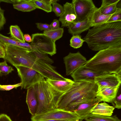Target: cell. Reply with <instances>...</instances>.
<instances>
[{
    "label": "cell",
    "instance_id": "6da1fadb",
    "mask_svg": "<svg viewBox=\"0 0 121 121\" xmlns=\"http://www.w3.org/2000/svg\"><path fill=\"white\" fill-rule=\"evenodd\" d=\"M5 51L4 59L14 67L29 68L39 72L47 78L61 80L66 79L58 73L51 64L37 57L33 52L12 45L6 46Z\"/></svg>",
    "mask_w": 121,
    "mask_h": 121
},
{
    "label": "cell",
    "instance_id": "7a4b0ae2",
    "mask_svg": "<svg viewBox=\"0 0 121 121\" xmlns=\"http://www.w3.org/2000/svg\"><path fill=\"white\" fill-rule=\"evenodd\" d=\"M94 51L121 46V22L107 23L88 30L84 39Z\"/></svg>",
    "mask_w": 121,
    "mask_h": 121
},
{
    "label": "cell",
    "instance_id": "3957f363",
    "mask_svg": "<svg viewBox=\"0 0 121 121\" xmlns=\"http://www.w3.org/2000/svg\"><path fill=\"white\" fill-rule=\"evenodd\" d=\"M84 65L96 72L121 75V46L99 51Z\"/></svg>",
    "mask_w": 121,
    "mask_h": 121
},
{
    "label": "cell",
    "instance_id": "277c9868",
    "mask_svg": "<svg viewBox=\"0 0 121 121\" xmlns=\"http://www.w3.org/2000/svg\"><path fill=\"white\" fill-rule=\"evenodd\" d=\"M33 86L38 101V108L35 115L57 108L59 101L66 93L56 90L44 78Z\"/></svg>",
    "mask_w": 121,
    "mask_h": 121
},
{
    "label": "cell",
    "instance_id": "5b68a950",
    "mask_svg": "<svg viewBox=\"0 0 121 121\" xmlns=\"http://www.w3.org/2000/svg\"><path fill=\"white\" fill-rule=\"evenodd\" d=\"M98 87L95 82H74L71 88L60 100L57 108L65 109L69 104L81 96L97 91Z\"/></svg>",
    "mask_w": 121,
    "mask_h": 121
},
{
    "label": "cell",
    "instance_id": "8992f818",
    "mask_svg": "<svg viewBox=\"0 0 121 121\" xmlns=\"http://www.w3.org/2000/svg\"><path fill=\"white\" fill-rule=\"evenodd\" d=\"M64 120L67 121H82V120L74 112L56 108L43 114L32 116V121H40L49 119Z\"/></svg>",
    "mask_w": 121,
    "mask_h": 121
},
{
    "label": "cell",
    "instance_id": "52a82bcc",
    "mask_svg": "<svg viewBox=\"0 0 121 121\" xmlns=\"http://www.w3.org/2000/svg\"><path fill=\"white\" fill-rule=\"evenodd\" d=\"M20 78L21 89H28L33 86L44 78L39 72L28 67L15 66Z\"/></svg>",
    "mask_w": 121,
    "mask_h": 121
},
{
    "label": "cell",
    "instance_id": "ba28073f",
    "mask_svg": "<svg viewBox=\"0 0 121 121\" xmlns=\"http://www.w3.org/2000/svg\"><path fill=\"white\" fill-rule=\"evenodd\" d=\"M30 44L34 48L51 56L56 53L55 42L43 33H36L32 35Z\"/></svg>",
    "mask_w": 121,
    "mask_h": 121
},
{
    "label": "cell",
    "instance_id": "9c48e42d",
    "mask_svg": "<svg viewBox=\"0 0 121 121\" xmlns=\"http://www.w3.org/2000/svg\"><path fill=\"white\" fill-rule=\"evenodd\" d=\"M77 21H84L90 17L96 7L92 0H73Z\"/></svg>",
    "mask_w": 121,
    "mask_h": 121
},
{
    "label": "cell",
    "instance_id": "30bf717a",
    "mask_svg": "<svg viewBox=\"0 0 121 121\" xmlns=\"http://www.w3.org/2000/svg\"><path fill=\"white\" fill-rule=\"evenodd\" d=\"M66 74L71 75L75 70L84 65L87 60L79 51L76 53L69 52L63 58Z\"/></svg>",
    "mask_w": 121,
    "mask_h": 121
},
{
    "label": "cell",
    "instance_id": "8fae6325",
    "mask_svg": "<svg viewBox=\"0 0 121 121\" xmlns=\"http://www.w3.org/2000/svg\"><path fill=\"white\" fill-rule=\"evenodd\" d=\"M108 73L96 72L86 67L84 65L78 68L71 75L75 82L84 81L95 82V78Z\"/></svg>",
    "mask_w": 121,
    "mask_h": 121
},
{
    "label": "cell",
    "instance_id": "7c38bea8",
    "mask_svg": "<svg viewBox=\"0 0 121 121\" xmlns=\"http://www.w3.org/2000/svg\"><path fill=\"white\" fill-rule=\"evenodd\" d=\"M96 98L100 102L112 103L116 97L120 86H104L98 85Z\"/></svg>",
    "mask_w": 121,
    "mask_h": 121
},
{
    "label": "cell",
    "instance_id": "4fadbf2b",
    "mask_svg": "<svg viewBox=\"0 0 121 121\" xmlns=\"http://www.w3.org/2000/svg\"><path fill=\"white\" fill-rule=\"evenodd\" d=\"M63 7L64 12L58 20L61 24V27H68L73 22L77 21V16L71 3L66 2Z\"/></svg>",
    "mask_w": 121,
    "mask_h": 121
},
{
    "label": "cell",
    "instance_id": "5bb4252c",
    "mask_svg": "<svg viewBox=\"0 0 121 121\" xmlns=\"http://www.w3.org/2000/svg\"><path fill=\"white\" fill-rule=\"evenodd\" d=\"M121 75L115 73H109L96 77L95 82L97 85L118 87L121 85Z\"/></svg>",
    "mask_w": 121,
    "mask_h": 121
},
{
    "label": "cell",
    "instance_id": "9a60e30c",
    "mask_svg": "<svg viewBox=\"0 0 121 121\" xmlns=\"http://www.w3.org/2000/svg\"><path fill=\"white\" fill-rule=\"evenodd\" d=\"M100 102L99 100L95 98L79 104L74 108L73 112L83 120L91 114V109Z\"/></svg>",
    "mask_w": 121,
    "mask_h": 121
},
{
    "label": "cell",
    "instance_id": "2e32d148",
    "mask_svg": "<svg viewBox=\"0 0 121 121\" xmlns=\"http://www.w3.org/2000/svg\"><path fill=\"white\" fill-rule=\"evenodd\" d=\"M92 14L90 17L84 21L73 22L68 27L69 33L72 35H80L88 30L91 27Z\"/></svg>",
    "mask_w": 121,
    "mask_h": 121
},
{
    "label": "cell",
    "instance_id": "e0dca14e",
    "mask_svg": "<svg viewBox=\"0 0 121 121\" xmlns=\"http://www.w3.org/2000/svg\"><path fill=\"white\" fill-rule=\"evenodd\" d=\"M26 102L29 112L32 116L35 115L38 109V101L36 92L34 86L27 89Z\"/></svg>",
    "mask_w": 121,
    "mask_h": 121
},
{
    "label": "cell",
    "instance_id": "ac0fdd59",
    "mask_svg": "<svg viewBox=\"0 0 121 121\" xmlns=\"http://www.w3.org/2000/svg\"><path fill=\"white\" fill-rule=\"evenodd\" d=\"M47 81L56 90L62 92H66L71 87L74 82L66 78L64 80L46 78Z\"/></svg>",
    "mask_w": 121,
    "mask_h": 121
},
{
    "label": "cell",
    "instance_id": "d6986e66",
    "mask_svg": "<svg viewBox=\"0 0 121 121\" xmlns=\"http://www.w3.org/2000/svg\"><path fill=\"white\" fill-rule=\"evenodd\" d=\"M115 108L105 102L99 103L91 110V114L100 115L111 116Z\"/></svg>",
    "mask_w": 121,
    "mask_h": 121
},
{
    "label": "cell",
    "instance_id": "ffe728a7",
    "mask_svg": "<svg viewBox=\"0 0 121 121\" xmlns=\"http://www.w3.org/2000/svg\"><path fill=\"white\" fill-rule=\"evenodd\" d=\"M112 15L103 14L101 13L99 8L96 7L92 15L91 27L99 26L107 23Z\"/></svg>",
    "mask_w": 121,
    "mask_h": 121
},
{
    "label": "cell",
    "instance_id": "44dd1931",
    "mask_svg": "<svg viewBox=\"0 0 121 121\" xmlns=\"http://www.w3.org/2000/svg\"><path fill=\"white\" fill-rule=\"evenodd\" d=\"M13 6L14 9L23 12H29L37 9L33 0H16Z\"/></svg>",
    "mask_w": 121,
    "mask_h": 121
},
{
    "label": "cell",
    "instance_id": "7402d4cb",
    "mask_svg": "<svg viewBox=\"0 0 121 121\" xmlns=\"http://www.w3.org/2000/svg\"><path fill=\"white\" fill-rule=\"evenodd\" d=\"M96 92L83 95L69 104L65 109L73 112L74 108L78 105L96 98Z\"/></svg>",
    "mask_w": 121,
    "mask_h": 121
},
{
    "label": "cell",
    "instance_id": "603a6c76",
    "mask_svg": "<svg viewBox=\"0 0 121 121\" xmlns=\"http://www.w3.org/2000/svg\"><path fill=\"white\" fill-rule=\"evenodd\" d=\"M37 9L43 10L47 13L52 11V3L57 2V0H33Z\"/></svg>",
    "mask_w": 121,
    "mask_h": 121
},
{
    "label": "cell",
    "instance_id": "cb8c5ba5",
    "mask_svg": "<svg viewBox=\"0 0 121 121\" xmlns=\"http://www.w3.org/2000/svg\"><path fill=\"white\" fill-rule=\"evenodd\" d=\"M84 120L86 121H121L116 115L108 116L90 114Z\"/></svg>",
    "mask_w": 121,
    "mask_h": 121
},
{
    "label": "cell",
    "instance_id": "d4e9b609",
    "mask_svg": "<svg viewBox=\"0 0 121 121\" xmlns=\"http://www.w3.org/2000/svg\"><path fill=\"white\" fill-rule=\"evenodd\" d=\"M11 38L17 41L25 42L23 34L19 27L17 25H11L10 27Z\"/></svg>",
    "mask_w": 121,
    "mask_h": 121
},
{
    "label": "cell",
    "instance_id": "484cf974",
    "mask_svg": "<svg viewBox=\"0 0 121 121\" xmlns=\"http://www.w3.org/2000/svg\"><path fill=\"white\" fill-rule=\"evenodd\" d=\"M64 32L63 28L60 27L56 29L44 31L43 33L55 42L62 37Z\"/></svg>",
    "mask_w": 121,
    "mask_h": 121
},
{
    "label": "cell",
    "instance_id": "4316f807",
    "mask_svg": "<svg viewBox=\"0 0 121 121\" xmlns=\"http://www.w3.org/2000/svg\"><path fill=\"white\" fill-rule=\"evenodd\" d=\"M119 1L110 5L101 6L99 9L103 14L107 15H111L115 13L119 8H121L117 7V4Z\"/></svg>",
    "mask_w": 121,
    "mask_h": 121
},
{
    "label": "cell",
    "instance_id": "83f0119b",
    "mask_svg": "<svg viewBox=\"0 0 121 121\" xmlns=\"http://www.w3.org/2000/svg\"><path fill=\"white\" fill-rule=\"evenodd\" d=\"M84 42L80 35H73L70 40V45L74 48L77 49L81 47Z\"/></svg>",
    "mask_w": 121,
    "mask_h": 121
},
{
    "label": "cell",
    "instance_id": "f1b7e54d",
    "mask_svg": "<svg viewBox=\"0 0 121 121\" xmlns=\"http://www.w3.org/2000/svg\"><path fill=\"white\" fill-rule=\"evenodd\" d=\"M14 70L12 67L7 64L5 60L0 62V76H2L8 75Z\"/></svg>",
    "mask_w": 121,
    "mask_h": 121
},
{
    "label": "cell",
    "instance_id": "f546056e",
    "mask_svg": "<svg viewBox=\"0 0 121 121\" xmlns=\"http://www.w3.org/2000/svg\"><path fill=\"white\" fill-rule=\"evenodd\" d=\"M0 42L5 47L9 45L16 46L17 41L4 36L0 33Z\"/></svg>",
    "mask_w": 121,
    "mask_h": 121
},
{
    "label": "cell",
    "instance_id": "4dcf8cb0",
    "mask_svg": "<svg viewBox=\"0 0 121 121\" xmlns=\"http://www.w3.org/2000/svg\"><path fill=\"white\" fill-rule=\"evenodd\" d=\"M52 5V11H53L56 15L57 17H60L64 12L63 6L57 2L53 3Z\"/></svg>",
    "mask_w": 121,
    "mask_h": 121
},
{
    "label": "cell",
    "instance_id": "1f68e13d",
    "mask_svg": "<svg viewBox=\"0 0 121 121\" xmlns=\"http://www.w3.org/2000/svg\"><path fill=\"white\" fill-rule=\"evenodd\" d=\"M118 22H121V7L119 8L115 13L112 14L107 23Z\"/></svg>",
    "mask_w": 121,
    "mask_h": 121
},
{
    "label": "cell",
    "instance_id": "d6a6232c",
    "mask_svg": "<svg viewBox=\"0 0 121 121\" xmlns=\"http://www.w3.org/2000/svg\"><path fill=\"white\" fill-rule=\"evenodd\" d=\"M22 83H19L14 85H2L0 84V90L1 91H9L13 89H16L17 88L21 86Z\"/></svg>",
    "mask_w": 121,
    "mask_h": 121
},
{
    "label": "cell",
    "instance_id": "836d02e7",
    "mask_svg": "<svg viewBox=\"0 0 121 121\" xmlns=\"http://www.w3.org/2000/svg\"><path fill=\"white\" fill-rule=\"evenodd\" d=\"M115 108L117 109L121 108V93H117L116 97L111 103Z\"/></svg>",
    "mask_w": 121,
    "mask_h": 121
},
{
    "label": "cell",
    "instance_id": "e575fe53",
    "mask_svg": "<svg viewBox=\"0 0 121 121\" xmlns=\"http://www.w3.org/2000/svg\"><path fill=\"white\" fill-rule=\"evenodd\" d=\"M37 28L41 30L47 31L51 30V27L50 24L41 23H36Z\"/></svg>",
    "mask_w": 121,
    "mask_h": 121
},
{
    "label": "cell",
    "instance_id": "d590c367",
    "mask_svg": "<svg viewBox=\"0 0 121 121\" xmlns=\"http://www.w3.org/2000/svg\"><path fill=\"white\" fill-rule=\"evenodd\" d=\"M4 10L1 9L0 7V30L3 28L6 22V20L4 15Z\"/></svg>",
    "mask_w": 121,
    "mask_h": 121
},
{
    "label": "cell",
    "instance_id": "8d00e7d4",
    "mask_svg": "<svg viewBox=\"0 0 121 121\" xmlns=\"http://www.w3.org/2000/svg\"><path fill=\"white\" fill-rule=\"evenodd\" d=\"M50 25L51 27V30L56 29L60 28L59 21L56 19H54Z\"/></svg>",
    "mask_w": 121,
    "mask_h": 121
},
{
    "label": "cell",
    "instance_id": "74e56055",
    "mask_svg": "<svg viewBox=\"0 0 121 121\" xmlns=\"http://www.w3.org/2000/svg\"><path fill=\"white\" fill-rule=\"evenodd\" d=\"M120 0H103L101 6L108 5L119 2Z\"/></svg>",
    "mask_w": 121,
    "mask_h": 121
},
{
    "label": "cell",
    "instance_id": "f35d334b",
    "mask_svg": "<svg viewBox=\"0 0 121 121\" xmlns=\"http://www.w3.org/2000/svg\"><path fill=\"white\" fill-rule=\"evenodd\" d=\"M5 47L0 42V58L4 59L5 56Z\"/></svg>",
    "mask_w": 121,
    "mask_h": 121
},
{
    "label": "cell",
    "instance_id": "ab89813d",
    "mask_svg": "<svg viewBox=\"0 0 121 121\" xmlns=\"http://www.w3.org/2000/svg\"><path fill=\"white\" fill-rule=\"evenodd\" d=\"M0 121H12L10 117L6 114L0 115Z\"/></svg>",
    "mask_w": 121,
    "mask_h": 121
},
{
    "label": "cell",
    "instance_id": "60d3db41",
    "mask_svg": "<svg viewBox=\"0 0 121 121\" xmlns=\"http://www.w3.org/2000/svg\"><path fill=\"white\" fill-rule=\"evenodd\" d=\"M24 38L25 41L28 42H31L32 41V38L28 34H24Z\"/></svg>",
    "mask_w": 121,
    "mask_h": 121
},
{
    "label": "cell",
    "instance_id": "b9f144b4",
    "mask_svg": "<svg viewBox=\"0 0 121 121\" xmlns=\"http://www.w3.org/2000/svg\"><path fill=\"white\" fill-rule=\"evenodd\" d=\"M40 121H68L67 120H57V119H49Z\"/></svg>",
    "mask_w": 121,
    "mask_h": 121
},
{
    "label": "cell",
    "instance_id": "7bdbcfd3",
    "mask_svg": "<svg viewBox=\"0 0 121 121\" xmlns=\"http://www.w3.org/2000/svg\"></svg>",
    "mask_w": 121,
    "mask_h": 121
}]
</instances>
